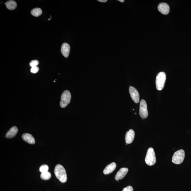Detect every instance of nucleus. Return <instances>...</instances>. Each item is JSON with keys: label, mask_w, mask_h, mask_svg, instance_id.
<instances>
[{"label": "nucleus", "mask_w": 191, "mask_h": 191, "mask_svg": "<svg viewBox=\"0 0 191 191\" xmlns=\"http://www.w3.org/2000/svg\"><path fill=\"white\" fill-rule=\"evenodd\" d=\"M54 172L56 178L61 183H65L67 181L66 172L64 168L61 164H58L55 167Z\"/></svg>", "instance_id": "1"}, {"label": "nucleus", "mask_w": 191, "mask_h": 191, "mask_svg": "<svg viewBox=\"0 0 191 191\" xmlns=\"http://www.w3.org/2000/svg\"><path fill=\"white\" fill-rule=\"evenodd\" d=\"M145 162L147 165L150 166H153L156 162L155 154L154 149L150 148L147 152L146 154L145 158Z\"/></svg>", "instance_id": "2"}, {"label": "nucleus", "mask_w": 191, "mask_h": 191, "mask_svg": "<svg viewBox=\"0 0 191 191\" xmlns=\"http://www.w3.org/2000/svg\"><path fill=\"white\" fill-rule=\"evenodd\" d=\"M166 80V75L164 72L159 73L156 79V85L157 90L161 91L164 88Z\"/></svg>", "instance_id": "3"}, {"label": "nucleus", "mask_w": 191, "mask_h": 191, "mask_svg": "<svg viewBox=\"0 0 191 191\" xmlns=\"http://www.w3.org/2000/svg\"><path fill=\"white\" fill-rule=\"evenodd\" d=\"M185 153L183 149L177 151L173 154L172 158V162L176 164H180L183 162L185 159Z\"/></svg>", "instance_id": "4"}, {"label": "nucleus", "mask_w": 191, "mask_h": 191, "mask_svg": "<svg viewBox=\"0 0 191 191\" xmlns=\"http://www.w3.org/2000/svg\"><path fill=\"white\" fill-rule=\"evenodd\" d=\"M61 98V101L60 102V106L62 108L66 107L70 103L71 98V95L70 92L68 90H65L62 93Z\"/></svg>", "instance_id": "5"}, {"label": "nucleus", "mask_w": 191, "mask_h": 191, "mask_svg": "<svg viewBox=\"0 0 191 191\" xmlns=\"http://www.w3.org/2000/svg\"><path fill=\"white\" fill-rule=\"evenodd\" d=\"M139 113L141 118H147L148 115L147 107L146 102L144 100H141L140 103Z\"/></svg>", "instance_id": "6"}, {"label": "nucleus", "mask_w": 191, "mask_h": 191, "mask_svg": "<svg viewBox=\"0 0 191 191\" xmlns=\"http://www.w3.org/2000/svg\"><path fill=\"white\" fill-rule=\"evenodd\" d=\"M129 92L133 101L136 103L139 101V95L137 90L134 87L130 86L129 88Z\"/></svg>", "instance_id": "7"}, {"label": "nucleus", "mask_w": 191, "mask_h": 191, "mask_svg": "<svg viewBox=\"0 0 191 191\" xmlns=\"http://www.w3.org/2000/svg\"><path fill=\"white\" fill-rule=\"evenodd\" d=\"M158 9L161 13L164 15H167L169 12L170 8L169 5L167 4L162 3L159 4Z\"/></svg>", "instance_id": "8"}, {"label": "nucleus", "mask_w": 191, "mask_h": 191, "mask_svg": "<svg viewBox=\"0 0 191 191\" xmlns=\"http://www.w3.org/2000/svg\"><path fill=\"white\" fill-rule=\"evenodd\" d=\"M129 169L127 168H122L120 169L119 170L117 173L115 179L118 181L119 180H121L123 179L128 172Z\"/></svg>", "instance_id": "9"}, {"label": "nucleus", "mask_w": 191, "mask_h": 191, "mask_svg": "<svg viewBox=\"0 0 191 191\" xmlns=\"http://www.w3.org/2000/svg\"><path fill=\"white\" fill-rule=\"evenodd\" d=\"M134 136L135 132L132 129H130L126 134L125 139L126 143L127 144L131 143L134 140Z\"/></svg>", "instance_id": "10"}, {"label": "nucleus", "mask_w": 191, "mask_h": 191, "mask_svg": "<svg viewBox=\"0 0 191 191\" xmlns=\"http://www.w3.org/2000/svg\"><path fill=\"white\" fill-rule=\"evenodd\" d=\"M70 51V47L69 44L64 43L62 46L61 52L65 58L68 57Z\"/></svg>", "instance_id": "11"}, {"label": "nucleus", "mask_w": 191, "mask_h": 191, "mask_svg": "<svg viewBox=\"0 0 191 191\" xmlns=\"http://www.w3.org/2000/svg\"><path fill=\"white\" fill-rule=\"evenodd\" d=\"M22 139L24 141L29 144H35V140L34 138L31 134L28 133L23 134Z\"/></svg>", "instance_id": "12"}, {"label": "nucleus", "mask_w": 191, "mask_h": 191, "mask_svg": "<svg viewBox=\"0 0 191 191\" xmlns=\"http://www.w3.org/2000/svg\"><path fill=\"white\" fill-rule=\"evenodd\" d=\"M18 132V129L16 126L12 127L9 131L7 132L5 137L7 139H12L15 137Z\"/></svg>", "instance_id": "13"}, {"label": "nucleus", "mask_w": 191, "mask_h": 191, "mask_svg": "<svg viewBox=\"0 0 191 191\" xmlns=\"http://www.w3.org/2000/svg\"><path fill=\"white\" fill-rule=\"evenodd\" d=\"M116 163L112 162L106 166L103 171V173L105 174H108L113 172L116 169Z\"/></svg>", "instance_id": "14"}, {"label": "nucleus", "mask_w": 191, "mask_h": 191, "mask_svg": "<svg viewBox=\"0 0 191 191\" xmlns=\"http://www.w3.org/2000/svg\"><path fill=\"white\" fill-rule=\"evenodd\" d=\"M7 8L9 10H13L17 8V2L15 1L10 0L6 1L5 3Z\"/></svg>", "instance_id": "15"}, {"label": "nucleus", "mask_w": 191, "mask_h": 191, "mask_svg": "<svg viewBox=\"0 0 191 191\" xmlns=\"http://www.w3.org/2000/svg\"><path fill=\"white\" fill-rule=\"evenodd\" d=\"M42 13V11L40 8H35L33 9L31 11L32 15L35 17H38L41 15Z\"/></svg>", "instance_id": "16"}, {"label": "nucleus", "mask_w": 191, "mask_h": 191, "mask_svg": "<svg viewBox=\"0 0 191 191\" xmlns=\"http://www.w3.org/2000/svg\"><path fill=\"white\" fill-rule=\"evenodd\" d=\"M40 177L42 180H47L50 179L51 178V174L49 172L41 173L40 175Z\"/></svg>", "instance_id": "17"}, {"label": "nucleus", "mask_w": 191, "mask_h": 191, "mask_svg": "<svg viewBox=\"0 0 191 191\" xmlns=\"http://www.w3.org/2000/svg\"><path fill=\"white\" fill-rule=\"evenodd\" d=\"M49 167L47 164H43L39 168V171L41 173L46 172L48 171Z\"/></svg>", "instance_id": "18"}, {"label": "nucleus", "mask_w": 191, "mask_h": 191, "mask_svg": "<svg viewBox=\"0 0 191 191\" xmlns=\"http://www.w3.org/2000/svg\"><path fill=\"white\" fill-rule=\"evenodd\" d=\"M39 62L37 60L32 61L29 63L30 66L32 67H37L39 65Z\"/></svg>", "instance_id": "19"}, {"label": "nucleus", "mask_w": 191, "mask_h": 191, "mask_svg": "<svg viewBox=\"0 0 191 191\" xmlns=\"http://www.w3.org/2000/svg\"><path fill=\"white\" fill-rule=\"evenodd\" d=\"M39 68L37 66L32 67L31 69V72L32 73H36L39 71Z\"/></svg>", "instance_id": "20"}, {"label": "nucleus", "mask_w": 191, "mask_h": 191, "mask_svg": "<svg viewBox=\"0 0 191 191\" xmlns=\"http://www.w3.org/2000/svg\"><path fill=\"white\" fill-rule=\"evenodd\" d=\"M122 191H133V188L131 186H128L124 188Z\"/></svg>", "instance_id": "21"}, {"label": "nucleus", "mask_w": 191, "mask_h": 191, "mask_svg": "<svg viewBox=\"0 0 191 191\" xmlns=\"http://www.w3.org/2000/svg\"><path fill=\"white\" fill-rule=\"evenodd\" d=\"M98 1L102 3H105L107 1V0H98Z\"/></svg>", "instance_id": "22"}, {"label": "nucleus", "mask_w": 191, "mask_h": 191, "mask_svg": "<svg viewBox=\"0 0 191 191\" xmlns=\"http://www.w3.org/2000/svg\"><path fill=\"white\" fill-rule=\"evenodd\" d=\"M118 1L121 2V3H123L125 1L124 0H118Z\"/></svg>", "instance_id": "23"}, {"label": "nucleus", "mask_w": 191, "mask_h": 191, "mask_svg": "<svg viewBox=\"0 0 191 191\" xmlns=\"http://www.w3.org/2000/svg\"><path fill=\"white\" fill-rule=\"evenodd\" d=\"M55 82V81H54V82Z\"/></svg>", "instance_id": "24"}]
</instances>
